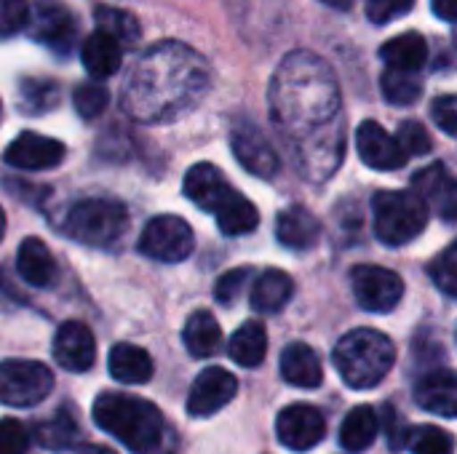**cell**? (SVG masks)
Returning a JSON list of instances; mask_svg holds the SVG:
<instances>
[{
    "label": "cell",
    "instance_id": "28",
    "mask_svg": "<svg viewBox=\"0 0 457 454\" xmlns=\"http://www.w3.org/2000/svg\"><path fill=\"white\" fill-rule=\"evenodd\" d=\"M265 353H268V332L260 321H246L233 332L228 343V356L244 369H257L265 361Z\"/></svg>",
    "mask_w": 457,
    "mask_h": 454
},
{
    "label": "cell",
    "instance_id": "30",
    "mask_svg": "<svg viewBox=\"0 0 457 454\" xmlns=\"http://www.w3.org/2000/svg\"><path fill=\"white\" fill-rule=\"evenodd\" d=\"M214 217H217V227L225 235H246V233L257 230V225H260L257 206L249 198H244L241 193H236Z\"/></svg>",
    "mask_w": 457,
    "mask_h": 454
},
{
    "label": "cell",
    "instance_id": "47",
    "mask_svg": "<svg viewBox=\"0 0 457 454\" xmlns=\"http://www.w3.org/2000/svg\"><path fill=\"white\" fill-rule=\"evenodd\" d=\"M80 454H118V452H112L110 447H96V444H88L86 450H80Z\"/></svg>",
    "mask_w": 457,
    "mask_h": 454
},
{
    "label": "cell",
    "instance_id": "23",
    "mask_svg": "<svg viewBox=\"0 0 457 454\" xmlns=\"http://www.w3.org/2000/svg\"><path fill=\"white\" fill-rule=\"evenodd\" d=\"M16 270L29 286H51L56 278V260L40 238H24L16 252Z\"/></svg>",
    "mask_w": 457,
    "mask_h": 454
},
{
    "label": "cell",
    "instance_id": "35",
    "mask_svg": "<svg viewBox=\"0 0 457 454\" xmlns=\"http://www.w3.org/2000/svg\"><path fill=\"white\" fill-rule=\"evenodd\" d=\"M410 447L415 454H455V439L436 425H420L412 431Z\"/></svg>",
    "mask_w": 457,
    "mask_h": 454
},
{
    "label": "cell",
    "instance_id": "7",
    "mask_svg": "<svg viewBox=\"0 0 457 454\" xmlns=\"http://www.w3.org/2000/svg\"><path fill=\"white\" fill-rule=\"evenodd\" d=\"M137 249H139V254H145L155 262L174 265V262H182L193 254L195 235H193V227L182 217L158 214L145 225Z\"/></svg>",
    "mask_w": 457,
    "mask_h": 454
},
{
    "label": "cell",
    "instance_id": "44",
    "mask_svg": "<svg viewBox=\"0 0 457 454\" xmlns=\"http://www.w3.org/2000/svg\"><path fill=\"white\" fill-rule=\"evenodd\" d=\"M431 118L447 136H457V94L439 96L431 104Z\"/></svg>",
    "mask_w": 457,
    "mask_h": 454
},
{
    "label": "cell",
    "instance_id": "19",
    "mask_svg": "<svg viewBox=\"0 0 457 454\" xmlns=\"http://www.w3.org/2000/svg\"><path fill=\"white\" fill-rule=\"evenodd\" d=\"M415 404L439 417H457V372L436 369L418 380Z\"/></svg>",
    "mask_w": 457,
    "mask_h": 454
},
{
    "label": "cell",
    "instance_id": "10",
    "mask_svg": "<svg viewBox=\"0 0 457 454\" xmlns=\"http://www.w3.org/2000/svg\"><path fill=\"white\" fill-rule=\"evenodd\" d=\"M32 37L56 54H67L78 37V21L62 0H35L29 5Z\"/></svg>",
    "mask_w": 457,
    "mask_h": 454
},
{
    "label": "cell",
    "instance_id": "26",
    "mask_svg": "<svg viewBox=\"0 0 457 454\" xmlns=\"http://www.w3.org/2000/svg\"><path fill=\"white\" fill-rule=\"evenodd\" d=\"M292 292H295L292 276L278 268H270L252 284L249 300L257 313H278L292 300Z\"/></svg>",
    "mask_w": 457,
    "mask_h": 454
},
{
    "label": "cell",
    "instance_id": "41",
    "mask_svg": "<svg viewBox=\"0 0 457 454\" xmlns=\"http://www.w3.org/2000/svg\"><path fill=\"white\" fill-rule=\"evenodd\" d=\"M27 447H29L27 428L13 417L0 420V454H24Z\"/></svg>",
    "mask_w": 457,
    "mask_h": 454
},
{
    "label": "cell",
    "instance_id": "14",
    "mask_svg": "<svg viewBox=\"0 0 457 454\" xmlns=\"http://www.w3.org/2000/svg\"><path fill=\"white\" fill-rule=\"evenodd\" d=\"M64 144L59 139L35 134V131H24L19 134L3 153V161L11 169L19 171H46L54 169L64 161Z\"/></svg>",
    "mask_w": 457,
    "mask_h": 454
},
{
    "label": "cell",
    "instance_id": "39",
    "mask_svg": "<svg viewBox=\"0 0 457 454\" xmlns=\"http://www.w3.org/2000/svg\"><path fill=\"white\" fill-rule=\"evenodd\" d=\"M399 144H402V150L407 153V155H428L431 153V147H434V142H431V134L426 131V126L423 123H418V120H404L402 126H399Z\"/></svg>",
    "mask_w": 457,
    "mask_h": 454
},
{
    "label": "cell",
    "instance_id": "3",
    "mask_svg": "<svg viewBox=\"0 0 457 454\" xmlns=\"http://www.w3.org/2000/svg\"><path fill=\"white\" fill-rule=\"evenodd\" d=\"M91 415L102 431H107L131 452H155L163 439V415L155 404L145 399L126 393H102L94 401Z\"/></svg>",
    "mask_w": 457,
    "mask_h": 454
},
{
    "label": "cell",
    "instance_id": "22",
    "mask_svg": "<svg viewBox=\"0 0 457 454\" xmlns=\"http://www.w3.org/2000/svg\"><path fill=\"white\" fill-rule=\"evenodd\" d=\"M80 59H83V67L91 78L102 80V78H110L120 70V62H123V45L102 32V29H94L83 45H80Z\"/></svg>",
    "mask_w": 457,
    "mask_h": 454
},
{
    "label": "cell",
    "instance_id": "29",
    "mask_svg": "<svg viewBox=\"0 0 457 454\" xmlns=\"http://www.w3.org/2000/svg\"><path fill=\"white\" fill-rule=\"evenodd\" d=\"M380 56L391 70L418 72L428 62V43L420 32H404V35L383 43Z\"/></svg>",
    "mask_w": 457,
    "mask_h": 454
},
{
    "label": "cell",
    "instance_id": "31",
    "mask_svg": "<svg viewBox=\"0 0 457 454\" xmlns=\"http://www.w3.org/2000/svg\"><path fill=\"white\" fill-rule=\"evenodd\" d=\"M380 88H383L386 102L407 107V104H415L420 99L423 80L418 78V72H402V70H391L388 67L383 72V78H380Z\"/></svg>",
    "mask_w": 457,
    "mask_h": 454
},
{
    "label": "cell",
    "instance_id": "46",
    "mask_svg": "<svg viewBox=\"0 0 457 454\" xmlns=\"http://www.w3.org/2000/svg\"><path fill=\"white\" fill-rule=\"evenodd\" d=\"M321 3H327V5H332V8H337V11H348L356 0H321Z\"/></svg>",
    "mask_w": 457,
    "mask_h": 454
},
{
    "label": "cell",
    "instance_id": "38",
    "mask_svg": "<svg viewBox=\"0 0 457 454\" xmlns=\"http://www.w3.org/2000/svg\"><path fill=\"white\" fill-rule=\"evenodd\" d=\"M252 273H254L252 268H233V270L222 273L220 281H217V286H214V300L220 305H233L241 297L244 286L249 284Z\"/></svg>",
    "mask_w": 457,
    "mask_h": 454
},
{
    "label": "cell",
    "instance_id": "20",
    "mask_svg": "<svg viewBox=\"0 0 457 454\" xmlns=\"http://www.w3.org/2000/svg\"><path fill=\"white\" fill-rule=\"evenodd\" d=\"M276 238L281 246L295 252L313 249L321 238V222L305 206H289L276 219Z\"/></svg>",
    "mask_w": 457,
    "mask_h": 454
},
{
    "label": "cell",
    "instance_id": "24",
    "mask_svg": "<svg viewBox=\"0 0 457 454\" xmlns=\"http://www.w3.org/2000/svg\"><path fill=\"white\" fill-rule=\"evenodd\" d=\"M110 377L120 385H145L153 377V359L147 351L120 343L107 356Z\"/></svg>",
    "mask_w": 457,
    "mask_h": 454
},
{
    "label": "cell",
    "instance_id": "40",
    "mask_svg": "<svg viewBox=\"0 0 457 454\" xmlns=\"http://www.w3.org/2000/svg\"><path fill=\"white\" fill-rule=\"evenodd\" d=\"M29 24V3L27 0H0V37L16 35Z\"/></svg>",
    "mask_w": 457,
    "mask_h": 454
},
{
    "label": "cell",
    "instance_id": "5",
    "mask_svg": "<svg viewBox=\"0 0 457 454\" xmlns=\"http://www.w3.org/2000/svg\"><path fill=\"white\" fill-rule=\"evenodd\" d=\"M375 235L386 246L415 241L428 225V206L415 190H380L372 198Z\"/></svg>",
    "mask_w": 457,
    "mask_h": 454
},
{
    "label": "cell",
    "instance_id": "9",
    "mask_svg": "<svg viewBox=\"0 0 457 454\" xmlns=\"http://www.w3.org/2000/svg\"><path fill=\"white\" fill-rule=\"evenodd\" d=\"M353 297L367 313H391L404 297V281L399 273L380 265H356L351 270Z\"/></svg>",
    "mask_w": 457,
    "mask_h": 454
},
{
    "label": "cell",
    "instance_id": "48",
    "mask_svg": "<svg viewBox=\"0 0 457 454\" xmlns=\"http://www.w3.org/2000/svg\"><path fill=\"white\" fill-rule=\"evenodd\" d=\"M3 233H5V214H3V209H0V238H3Z\"/></svg>",
    "mask_w": 457,
    "mask_h": 454
},
{
    "label": "cell",
    "instance_id": "21",
    "mask_svg": "<svg viewBox=\"0 0 457 454\" xmlns=\"http://www.w3.org/2000/svg\"><path fill=\"white\" fill-rule=\"evenodd\" d=\"M281 377L303 391H316L324 383V367L313 348L305 343H292L281 353Z\"/></svg>",
    "mask_w": 457,
    "mask_h": 454
},
{
    "label": "cell",
    "instance_id": "25",
    "mask_svg": "<svg viewBox=\"0 0 457 454\" xmlns=\"http://www.w3.org/2000/svg\"><path fill=\"white\" fill-rule=\"evenodd\" d=\"M378 431H380V417H378V412H375L370 404H359V407H353V409L345 415V420H343V425H340V444H343L345 452H367V450L375 444Z\"/></svg>",
    "mask_w": 457,
    "mask_h": 454
},
{
    "label": "cell",
    "instance_id": "12",
    "mask_svg": "<svg viewBox=\"0 0 457 454\" xmlns=\"http://www.w3.org/2000/svg\"><path fill=\"white\" fill-rule=\"evenodd\" d=\"M230 147H233V155L236 161L254 177L260 179H270L276 177V171L281 169V161H278V153L273 150V144L265 139V134L249 123V120H241L236 123L233 134H230Z\"/></svg>",
    "mask_w": 457,
    "mask_h": 454
},
{
    "label": "cell",
    "instance_id": "32",
    "mask_svg": "<svg viewBox=\"0 0 457 454\" xmlns=\"http://www.w3.org/2000/svg\"><path fill=\"white\" fill-rule=\"evenodd\" d=\"M94 19H96V29L112 35L120 45H131L139 37V21L129 11H120L112 5H96Z\"/></svg>",
    "mask_w": 457,
    "mask_h": 454
},
{
    "label": "cell",
    "instance_id": "2",
    "mask_svg": "<svg viewBox=\"0 0 457 454\" xmlns=\"http://www.w3.org/2000/svg\"><path fill=\"white\" fill-rule=\"evenodd\" d=\"M209 86L212 70L195 48L179 40H161L129 70L123 110L139 123H166L190 112Z\"/></svg>",
    "mask_w": 457,
    "mask_h": 454
},
{
    "label": "cell",
    "instance_id": "37",
    "mask_svg": "<svg viewBox=\"0 0 457 454\" xmlns=\"http://www.w3.org/2000/svg\"><path fill=\"white\" fill-rule=\"evenodd\" d=\"M428 273H431V278L436 281V286H439L445 294H450V297H455L457 300V241L455 244H450V246L431 262Z\"/></svg>",
    "mask_w": 457,
    "mask_h": 454
},
{
    "label": "cell",
    "instance_id": "17",
    "mask_svg": "<svg viewBox=\"0 0 457 454\" xmlns=\"http://www.w3.org/2000/svg\"><path fill=\"white\" fill-rule=\"evenodd\" d=\"M182 190L187 195V201H193L198 209L217 214L238 190L225 179V174L212 166V163H195L187 169Z\"/></svg>",
    "mask_w": 457,
    "mask_h": 454
},
{
    "label": "cell",
    "instance_id": "45",
    "mask_svg": "<svg viewBox=\"0 0 457 454\" xmlns=\"http://www.w3.org/2000/svg\"><path fill=\"white\" fill-rule=\"evenodd\" d=\"M431 5L439 19L457 24V0H431Z\"/></svg>",
    "mask_w": 457,
    "mask_h": 454
},
{
    "label": "cell",
    "instance_id": "34",
    "mask_svg": "<svg viewBox=\"0 0 457 454\" xmlns=\"http://www.w3.org/2000/svg\"><path fill=\"white\" fill-rule=\"evenodd\" d=\"M37 442L46 450H67L78 442V423L67 412H56L51 420L37 425Z\"/></svg>",
    "mask_w": 457,
    "mask_h": 454
},
{
    "label": "cell",
    "instance_id": "6",
    "mask_svg": "<svg viewBox=\"0 0 457 454\" xmlns=\"http://www.w3.org/2000/svg\"><path fill=\"white\" fill-rule=\"evenodd\" d=\"M129 227V211L120 201L112 198H86L70 206L62 230L83 244V246H94V249H104L112 246Z\"/></svg>",
    "mask_w": 457,
    "mask_h": 454
},
{
    "label": "cell",
    "instance_id": "27",
    "mask_svg": "<svg viewBox=\"0 0 457 454\" xmlns=\"http://www.w3.org/2000/svg\"><path fill=\"white\" fill-rule=\"evenodd\" d=\"M182 343L193 359H212L222 345V329L209 310H195L185 321Z\"/></svg>",
    "mask_w": 457,
    "mask_h": 454
},
{
    "label": "cell",
    "instance_id": "43",
    "mask_svg": "<svg viewBox=\"0 0 457 454\" xmlns=\"http://www.w3.org/2000/svg\"><path fill=\"white\" fill-rule=\"evenodd\" d=\"M412 5H415V0H367V16L375 24H388V21L410 13Z\"/></svg>",
    "mask_w": 457,
    "mask_h": 454
},
{
    "label": "cell",
    "instance_id": "11",
    "mask_svg": "<svg viewBox=\"0 0 457 454\" xmlns=\"http://www.w3.org/2000/svg\"><path fill=\"white\" fill-rule=\"evenodd\" d=\"M276 436L278 442L292 452H308L319 447L327 436V420L324 415L311 404H289L278 412L276 420Z\"/></svg>",
    "mask_w": 457,
    "mask_h": 454
},
{
    "label": "cell",
    "instance_id": "15",
    "mask_svg": "<svg viewBox=\"0 0 457 454\" xmlns=\"http://www.w3.org/2000/svg\"><path fill=\"white\" fill-rule=\"evenodd\" d=\"M356 150L359 158L378 171H396L407 166V153L402 150L399 139L391 136L378 120H364L356 128Z\"/></svg>",
    "mask_w": 457,
    "mask_h": 454
},
{
    "label": "cell",
    "instance_id": "16",
    "mask_svg": "<svg viewBox=\"0 0 457 454\" xmlns=\"http://www.w3.org/2000/svg\"><path fill=\"white\" fill-rule=\"evenodd\" d=\"M54 359L67 372H88L96 361V340L80 321H64L54 334Z\"/></svg>",
    "mask_w": 457,
    "mask_h": 454
},
{
    "label": "cell",
    "instance_id": "42",
    "mask_svg": "<svg viewBox=\"0 0 457 454\" xmlns=\"http://www.w3.org/2000/svg\"><path fill=\"white\" fill-rule=\"evenodd\" d=\"M383 431H386V436H388V447H391L394 452H402V450L410 444L415 428H410V425L404 423V417H402L394 407H386V412H383Z\"/></svg>",
    "mask_w": 457,
    "mask_h": 454
},
{
    "label": "cell",
    "instance_id": "1",
    "mask_svg": "<svg viewBox=\"0 0 457 454\" xmlns=\"http://www.w3.org/2000/svg\"><path fill=\"white\" fill-rule=\"evenodd\" d=\"M270 118L289 142L305 177H332L343 158L345 131L340 86L329 64L311 54H289L270 80Z\"/></svg>",
    "mask_w": 457,
    "mask_h": 454
},
{
    "label": "cell",
    "instance_id": "36",
    "mask_svg": "<svg viewBox=\"0 0 457 454\" xmlns=\"http://www.w3.org/2000/svg\"><path fill=\"white\" fill-rule=\"evenodd\" d=\"M72 104H75V110H78L80 118L94 120V118H99V115L107 110L110 94H107V88H104L102 83H83V86L75 88Z\"/></svg>",
    "mask_w": 457,
    "mask_h": 454
},
{
    "label": "cell",
    "instance_id": "13",
    "mask_svg": "<svg viewBox=\"0 0 457 454\" xmlns=\"http://www.w3.org/2000/svg\"><path fill=\"white\" fill-rule=\"evenodd\" d=\"M238 393V380L222 367H206L187 396V415L190 417H212L225 409Z\"/></svg>",
    "mask_w": 457,
    "mask_h": 454
},
{
    "label": "cell",
    "instance_id": "8",
    "mask_svg": "<svg viewBox=\"0 0 457 454\" xmlns=\"http://www.w3.org/2000/svg\"><path fill=\"white\" fill-rule=\"evenodd\" d=\"M54 388V375L40 361H3L0 364V404L5 407H37Z\"/></svg>",
    "mask_w": 457,
    "mask_h": 454
},
{
    "label": "cell",
    "instance_id": "33",
    "mask_svg": "<svg viewBox=\"0 0 457 454\" xmlns=\"http://www.w3.org/2000/svg\"><path fill=\"white\" fill-rule=\"evenodd\" d=\"M56 102H59V86L54 80H46V78H40V80H32V78L21 80V86H19V104H21L24 112H29V115L48 112V110L56 107Z\"/></svg>",
    "mask_w": 457,
    "mask_h": 454
},
{
    "label": "cell",
    "instance_id": "18",
    "mask_svg": "<svg viewBox=\"0 0 457 454\" xmlns=\"http://www.w3.org/2000/svg\"><path fill=\"white\" fill-rule=\"evenodd\" d=\"M412 190L445 222L457 219V179L445 163H431L412 177Z\"/></svg>",
    "mask_w": 457,
    "mask_h": 454
},
{
    "label": "cell",
    "instance_id": "49",
    "mask_svg": "<svg viewBox=\"0 0 457 454\" xmlns=\"http://www.w3.org/2000/svg\"><path fill=\"white\" fill-rule=\"evenodd\" d=\"M453 40H455V48H457V24H455V37H453Z\"/></svg>",
    "mask_w": 457,
    "mask_h": 454
},
{
    "label": "cell",
    "instance_id": "4",
    "mask_svg": "<svg viewBox=\"0 0 457 454\" xmlns=\"http://www.w3.org/2000/svg\"><path fill=\"white\" fill-rule=\"evenodd\" d=\"M332 361L345 385L353 391H370L394 369L396 345L378 329H353L335 345Z\"/></svg>",
    "mask_w": 457,
    "mask_h": 454
}]
</instances>
